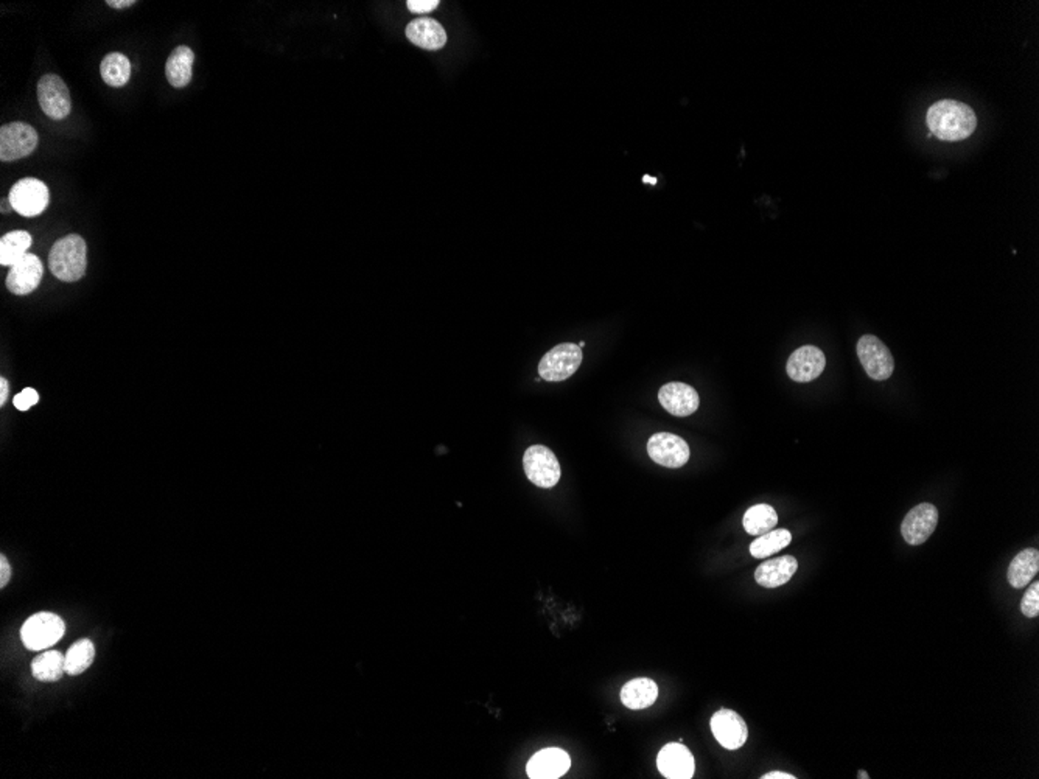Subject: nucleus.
<instances>
[{
    "mask_svg": "<svg viewBox=\"0 0 1039 779\" xmlns=\"http://www.w3.org/2000/svg\"><path fill=\"white\" fill-rule=\"evenodd\" d=\"M926 122L932 135L944 142L968 139L977 128V117L973 108L955 100L934 103L927 111Z\"/></svg>",
    "mask_w": 1039,
    "mask_h": 779,
    "instance_id": "1",
    "label": "nucleus"
},
{
    "mask_svg": "<svg viewBox=\"0 0 1039 779\" xmlns=\"http://www.w3.org/2000/svg\"><path fill=\"white\" fill-rule=\"evenodd\" d=\"M86 242L80 235L70 234L55 243L49 254V268L56 279L78 282L86 275Z\"/></svg>",
    "mask_w": 1039,
    "mask_h": 779,
    "instance_id": "2",
    "label": "nucleus"
},
{
    "mask_svg": "<svg viewBox=\"0 0 1039 779\" xmlns=\"http://www.w3.org/2000/svg\"><path fill=\"white\" fill-rule=\"evenodd\" d=\"M65 624L55 613L41 612L33 614L22 625L21 638L28 651H47L65 636Z\"/></svg>",
    "mask_w": 1039,
    "mask_h": 779,
    "instance_id": "3",
    "label": "nucleus"
},
{
    "mask_svg": "<svg viewBox=\"0 0 1039 779\" xmlns=\"http://www.w3.org/2000/svg\"><path fill=\"white\" fill-rule=\"evenodd\" d=\"M584 354L574 343L555 345L540 360L539 374L544 382H564L581 367Z\"/></svg>",
    "mask_w": 1039,
    "mask_h": 779,
    "instance_id": "4",
    "label": "nucleus"
},
{
    "mask_svg": "<svg viewBox=\"0 0 1039 779\" xmlns=\"http://www.w3.org/2000/svg\"><path fill=\"white\" fill-rule=\"evenodd\" d=\"M523 468L529 481L537 487L551 489L559 483L560 464L548 446H529L523 456Z\"/></svg>",
    "mask_w": 1039,
    "mask_h": 779,
    "instance_id": "5",
    "label": "nucleus"
},
{
    "mask_svg": "<svg viewBox=\"0 0 1039 779\" xmlns=\"http://www.w3.org/2000/svg\"><path fill=\"white\" fill-rule=\"evenodd\" d=\"M49 188L47 185L35 178H25L17 181L11 187L8 201L13 210L22 216H38L49 205Z\"/></svg>",
    "mask_w": 1039,
    "mask_h": 779,
    "instance_id": "6",
    "label": "nucleus"
},
{
    "mask_svg": "<svg viewBox=\"0 0 1039 779\" xmlns=\"http://www.w3.org/2000/svg\"><path fill=\"white\" fill-rule=\"evenodd\" d=\"M36 129L22 122L4 125L0 128V161H19L27 157L38 146Z\"/></svg>",
    "mask_w": 1039,
    "mask_h": 779,
    "instance_id": "7",
    "label": "nucleus"
},
{
    "mask_svg": "<svg viewBox=\"0 0 1039 779\" xmlns=\"http://www.w3.org/2000/svg\"><path fill=\"white\" fill-rule=\"evenodd\" d=\"M857 356L872 380L884 382L894 374V361L892 352L881 339L873 335H865L859 339Z\"/></svg>",
    "mask_w": 1039,
    "mask_h": 779,
    "instance_id": "8",
    "label": "nucleus"
},
{
    "mask_svg": "<svg viewBox=\"0 0 1039 779\" xmlns=\"http://www.w3.org/2000/svg\"><path fill=\"white\" fill-rule=\"evenodd\" d=\"M39 106L52 120H63L72 113L69 87L63 78L54 74L44 75L38 83Z\"/></svg>",
    "mask_w": 1039,
    "mask_h": 779,
    "instance_id": "9",
    "label": "nucleus"
},
{
    "mask_svg": "<svg viewBox=\"0 0 1039 779\" xmlns=\"http://www.w3.org/2000/svg\"><path fill=\"white\" fill-rule=\"evenodd\" d=\"M647 453L662 467L680 468L690 461V445L680 435L657 433L647 442Z\"/></svg>",
    "mask_w": 1039,
    "mask_h": 779,
    "instance_id": "10",
    "label": "nucleus"
},
{
    "mask_svg": "<svg viewBox=\"0 0 1039 779\" xmlns=\"http://www.w3.org/2000/svg\"><path fill=\"white\" fill-rule=\"evenodd\" d=\"M937 524V507L931 503H921L905 515L904 522L901 524V534L909 544L918 546L931 537Z\"/></svg>",
    "mask_w": 1039,
    "mask_h": 779,
    "instance_id": "11",
    "label": "nucleus"
},
{
    "mask_svg": "<svg viewBox=\"0 0 1039 779\" xmlns=\"http://www.w3.org/2000/svg\"><path fill=\"white\" fill-rule=\"evenodd\" d=\"M711 731L722 747L727 750H738L743 747L749 737V730L743 717L732 710L717 711L711 717Z\"/></svg>",
    "mask_w": 1039,
    "mask_h": 779,
    "instance_id": "12",
    "label": "nucleus"
},
{
    "mask_svg": "<svg viewBox=\"0 0 1039 779\" xmlns=\"http://www.w3.org/2000/svg\"><path fill=\"white\" fill-rule=\"evenodd\" d=\"M44 266L38 255L27 254L17 264L10 266L6 275V288L16 296H27L38 288L43 280Z\"/></svg>",
    "mask_w": 1039,
    "mask_h": 779,
    "instance_id": "13",
    "label": "nucleus"
},
{
    "mask_svg": "<svg viewBox=\"0 0 1039 779\" xmlns=\"http://www.w3.org/2000/svg\"><path fill=\"white\" fill-rule=\"evenodd\" d=\"M824 365H826V358L819 347L803 345L789 356L786 365L787 375L794 382H813L824 374Z\"/></svg>",
    "mask_w": 1039,
    "mask_h": 779,
    "instance_id": "14",
    "label": "nucleus"
},
{
    "mask_svg": "<svg viewBox=\"0 0 1039 779\" xmlns=\"http://www.w3.org/2000/svg\"><path fill=\"white\" fill-rule=\"evenodd\" d=\"M657 767L664 778L691 779L695 772L694 756L684 744L674 742L658 753Z\"/></svg>",
    "mask_w": 1039,
    "mask_h": 779,
    "instance_id": "15",
    "label": "nucleus"
},
{
    "mask_svg": "<svg viewBox=\"0 0 1039 779\" xmlns=\"http://www.w3.org/2000/svg\"><path fill=\"white\" fill-rule=\"evenodd\" d=\"M658 402L669 414L688 417L699 408V394L686 383L674 382L664 385L658 391Z\"/></svg>",
    "mask_w": 1039,
    "mask_h": 779,
    "instance_id": "16",
    "label": "nucleus"
},
{
    "mask_svg": "<svg viewBox=\"0 0 1039 779\" xmlns=\"http://www.w3.org/2000/svg\"><path fill=\"white\" fill-rule=\"evenodd\" d=\"M571 761L568 753L560 748H544L535 753L528 763L526 772L533 779H555L564 776L570 770Z\"/></svg>",
    "mask_w": 1039,
    "mask_h": 779,
    "instance_id": "17",
    "label": "nucleus"
},
{
    "mask_svg": "<svg viewBox=\"0 0 1039 779\" xmlns=\"http://www.w3.org/2000/svg\"><path fill=\"white\" fill-rule=\"evenodd\" d=\"M405 35L410 43L430 52L444 49L447 44V32L433 17H417L408 24Z\"/></svg>",
    "mask_w": 1039,
    "mask_h": 779,
    "instance_id": "18",
    "label": "nucleus"
},
{
    "mask_svg": "<svg viewBox=\"0 0 1039 779\" xmlns=\"http://www.w3.org/2000/svg\"><path fill=\"white\" fill-rule=\"evenodd\" d=\"M797 570V559L792 555H783L761 564L754 571V579L764 588H778L791 581Z\"/></svg>",
    "mask_w": 1039,
    "mask_h": 779,
    "instance_id": "19",
    "label": "nucleus"
},
{
    "mask_svg": "<svg viewBox=\"0 0 1039 779\" xmlns=\"http://www.w3.org/2000/svg\"><path fill=\"white\" fill-rule=\"evenodd\" d=\"M621 702L629 710H644L658 699L657 683L651 678H635L625 683L621 689Z\"/></svg>",
    "mask_w": 1039,
    "mask_h": 779,
    "instance_id": "20",
    "label": "nucleus"
},
{
    "mask_svg": "<svg viewBox=\"0 0 1039 779\" xmlns=\"http://www.w3.org/2000/svg\"><path fill=\"white\" fill-rule=\"evenodd\" d=\"M195 54L187 45H179L168 56L165 75L173 87L183 89L192 81L194 75Z\"/></svg>",
    "mask_w": 1039,
    "mask_h": 779,
    "instance_id": "21",
    "label": "nucleus"
},
{
    "mask_svg": "<svg viewBox=\"0 0 1039 779\" xmlns=\"http://www.w3.org/2000/svg\"><path fill=\"white\" fill-rule=\"evenodd\" d=\"M1039 571V553L1036 549H1024L1013 559L1008 568L1010 585L1016 590L1029 585Z\"/></svg>",
    "mask_w": 1039,
    "mask_h": 779,
    "instance_id": "22",
    "label": "nucleus"
},
{
    "mask_svg": "<svg viewBox=\"0 0 1039 779\" xmlns=\"http://www.w3.org/2000/svg\"><path fill=\"white\" fill-rule=\"evenodd\" d=\"M33 677L44 683L58 682L65 674V655L58 651L39 654L32 663Z\"/></svg>",
    "mask_w": 1039,
    "mask_h": 779,
    "instance_id": "23",
    "label": "nucleus"
},
{
    "mask_svg": "<svg viewBox=\"0 0 1039 779\" xmlns=\"http://www.w3.org/2000/svg\"><path fill=\"white\" fill-rule=\"evenodd\" d=\"M32 242V235L25 231L10 232L4 235L0 240V265L13 266L17 264L27 255Z\"/></svg>",
    "mask_w": 1039,
    "mask_h": 779,
    "instance_id": "24",
    "label": "nucleus"
},
{
    "mask_svg": "<svg viewBox=\"0 0 1039 779\" xmlns=\"http://www.w3.org/2000/svg\"><path fill=\"white\" fill-rule=\"evenodd\" d=\"M776 523H778V515H776L775 509L769 504L752 505L743 518L745 533L754 535V537H760V535L770 533L776 526Z\"/></svg>",
    "mask_w": 1039,
    "mask_h": 779,
    "instance_id": "25",
    "label": "nucleus"
},
{
    "mask_svg": "<svg viewBox=\"0 0 1039 779\" xmlns=\"http://www.w3.org/2000/svg\"><path fill=\"white\" fill-rule=\"evenodd\" d=\"M102 78L108 86L124 87L131 76V63L124 54H109L100 65Z\"/></svg>",
    "mask_w": 1039,
    "mask_h": 779,
    "instance_id": "26",
    "label": "nucleus"
},
{
    "mask_svg": "<svg viewBox=\"0 0 1039 779\" xmlns=\"http://www.w3.org/2000/svg\"><path fill=\"white\" fill-rule=\"evenodd\" d=\"M95 658V645L89 640H78L65 654V674L70 677L80 675L91 667Z\"/></svg>",
    "mask_w": 1039,
    "mask_h": 779,
    "instance_id": "27",
    "label": "nucleus"
},
{
    "mask_svg": "<svg viewBox=\"0 0 1039 779\" xmlns=\"http://www.w3.org/2000/svg\"><path fill=\"white\" fill-rule=\"evenodd\" d=\"M792 542V534L786 529H772L770 533L760 535L750 544V554L754 559H767L772 554L780 553L781 549L789 546Z\"/></svg>",
    "mask_w": 1039,
    "mask_h": 779,
    "instance_id": "28",
    "label": "nucleus"
},
{
    "mask_svg": "<svg viewBox=\"0 0 1039 779\" xmlns=\"http://www.w3.org/2000/svg\"><path fill=\"white\" fill-rule=\"evenodd\" d=\"M1021 612L1027 618H1036L1039 614V582H1034L1021 602Z\"/></svg>",
    "mask_w": 1039,
    "mask_h": 779,
    "instance_id": "29",
    "label": "nucleus"
},
{
    "mask_svg": "<svg viewBox=\"0 0 1039 779\" xmlns=\"http://www.w3.org/2000/svg\"><path fill=\"white\" fill-rule=\"evenodd\" d=\"M38 402V393H36L35 389H32V387L24 389L22 393L17 394L16 397L13 398V404H15V406H16V409H19V411H28V409L35 406Z\"/></svg>",
    "mask_w": 1039,
    "mask_h": 779,
    "instance_id": "30",
    "label": "nucleus"
},
{
    "mask_svg": "<svg viewBox=\"0 0 1039 779\" xmlns=\"http://www.w3.org/2000/svg\"><path fill=\"white\" fill-rule=\"evenodd\" d=\"M439 5H441L439 0H408V2H406L408 10H410L413 15H419V16L430 15V13L436 10Z\"/></svg>",
    "mask_w": 1039,
    "mask_h": 779,
    "instance_id": "31",
    "label": "nucleus"
},
{
    "mask_svg": "<svg viewBox=\"0 0 1039 779\" xmlns=\"http://www.w3.org/2000/svg\"><path fill=\"white\" fill-rule=\"evenodd\" d=\"M11 579V566L5 555H0V588H5Z\"/></svg>",
    "mask_w": 1039,
    "mask_h": 779,
    "instance_id": "32",
    "label": "nucleus"
},
{
    "mask_svg": "<svg viewBox=\"0 0 1039 779\" xmlns=\"http://www.w3.org/2000/svg\"><path fill=\"white\" fill-rule=\"evenodd\" d=\"M106 5L111 6V8H115V10H124V8H130V6L135 5V0H108Z\"/></svg>",
    "mask_w": 1039,
    "mask_h": 779,
    "instance_id": "33",
    "label": "nucleus"
},
{
    "mask_svg": "<svg viewBox=\"0 0 1039 779\" xmlns=\"http://www.w3.org/2000/svg\"><path fill=\"white\" fill-rule=\"evenodd\" d=\"M8 391H10V385L6 382V378H0V404H5Z\"/></svg>",
    "mask_w": 1039,
    "mask_h": 779,
    "instance_id": "34",
    "label": "nucleus"
},
{
    "mask_svg": "<svg viewBox=\"0 0 1039 779\" xmlns=\"http://www.w3.org/2000/svg\"><path fill=\"white\" fill-rule=\"evenodd\" d=\"M761 778H763V779H795V778H797V776H794V774H784V772H769V774H765L764 776H761Z\"/></svg>",
    "mask_w": 1039,
    "mask_h": 779,
    "instance_id": "35",
    "label": "nucleus"
},
{
    "mask_svg": "<svg viewBox=\"0 0 1039 779\" xmlns=\"http://www.w3.org/2000/svg\"><path fill=\"white\" fill-rule=\"evenodd\" d=\"M6 205H10V201H4V203H2V212H8V210L13 209V207H8Z\"/></svg>",
    "mask_w": 1039,
    "mask_h": 779,
    "instance_id": "36",
    "label": "nucleus"
},
{
    "mask_svg": "<svg viewBox=\"0 0 1039 779\" xmlns=\"http://www.w3.org/2000/svg\"><path fill=\"white\" fill-rule=\"evenodd\" d=\"M857 778L868 779L870 776H868L867 772H859V776H857Z\"/></svg>",
    "mask_w": 1039,
    "mask_h": 779,
    "instance_id": "37",
    "label": "nucleus"
}]
</instances>
